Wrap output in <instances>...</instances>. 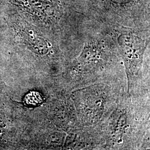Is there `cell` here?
<instances>
[{"label":"cell","mask_w":150,"mask_h":150,"mask_svg":"<svg viewBox=\"0 0 150 150\" xmlns=\"http://www.w3.org/2000/svg\"><path fill=\"white\" fill-rule=\"evenodd\" d=\"M77 3L91 21L149 26L150 0H77Z\"/></svg>","instance_id":"1"},{"label":"cell","mask_w":150,"mask_h":150,"mask_svg":"<svg viewBox=\"0 0 150 150\" xmlns=\"http://www.w3.org/2000/svg\"><path fill=\"white\" fill-rule=\"evenodd\" d=\"M25 102L28 105H37L42 102V98L38 92H31L26 95L25 97Z\"/></svg>","instance_id":"2"}]
</instances>
